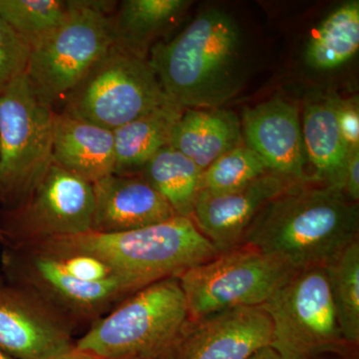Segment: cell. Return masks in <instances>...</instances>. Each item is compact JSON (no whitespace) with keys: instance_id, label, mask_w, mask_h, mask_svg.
<instances>
[{"instance_id":"26","label":"cell","mask_w":359,"mask_h":359,"mask_svg":"<svg viewBox=\"0 0 359 359\" xmlns=\"http://www.w3.org/2000/svg\"><path fill=\"white\" fill-rule=\"evenodd\" d=\"M271 173L263 159L245 144L229 151L212 162L203 173V190L226 193L249 185Z\"/></svg>"},{"instance_id":"14","label":"cell","mask_w":359,"mask_h":359,"mask_svg":"<svg viewBox=\"0 0 359 359\" xmlns=\"http://www.w3.org/2000/svg\"><path fill=\"white\" fill-rule=\"evenodd\" d=\"M243 138L263 159L271 173L294 185L313 183L306 172V155L299 109L283 98L249 108L243 114Z\"/></svg>"},{"instance_id":"9","label":"cell","mask_w":359,"mask_h":359,"mask_svg":"<svg viewBox=\"0 0 359 359\" xmlns=\"http://www.w3.org/2000/svg\"><path fill=\"white\" fill-rule=\"evenodd\" d=\"M63 100L65 112L111 131L172 102L148 59L114 45Z\"/></svg>"},{"instance_id":"27","label":"cell","mask_w":359,"mask_h":359,"mask_svg":"<svg viewBox=\"0 0 359 359\" xmlns=\"http://www.w3.org/2000/svg\"><path fill=\"white\" fill-rule=\"evenodd\" d=\"M30 46L0 15V91L27 72Z\"/></svg>"},{"instance_id":"7","label":"cell","mask_w":359,"mask_h":359,"mask_svg":"<svg viewBox=\"0 0 359 359\" xmlns=\"http://www.w3.org/2000/svg\"><path fill=\"white\" fill-rule=\"evenodd\" d=\"M297 269L280 257L240 245L178 276L189 320L238 306H262Z\"/></svg>"},{"instance_id":"10","label":"cell","mask_w":359,"mask_h":359,"mask_svg":"<svg viewBox=\"0 0 359 359\" xmlns=\"http://www.w3.org/2000/svg\"><path fill=\"white\" fill-rule=\"evenodd\" d=\"M93 214L92 184L53 163L22 202L0 207V243L13 249L87 233Z\"/></svg>"},{"instance_id":"15","label":"cell","mask_w":359,"mask_h":359,"mask_svg":"<svg viewBox=\"0 0 359 359\" xmlns=\"http://www.w3.org/2000/svg\"><path fill=\"white\" fill-rule=\"evenodd\" d=\"M292 186L278 175L266 173L231 192L202 190L191 219L219 252H226L242 245L259 212Z\"/></svg>"},{"instance_id":"19","label":"cell","mask_w":359,"mask_h":359,"mask_svg":"<svg viewBox=\"0 0 359 359\" xmlns=\"http://www.w3.org/2000/svg\"><path fill=\"white\" fill-rule=\"evenodd\" d=\"M244 143L237 114L209 108L184 110L172 130L169 145L205 170L222 155Z\"/></svg>"},{"instance_id":"16","label":"cell","mask_w":359,"mask_h":359,"mask_svg":"<svg viewBox=\"0 0 359 359\" xmlns=\"http://www.w3.org/2000/svg\"><path fill=\"white\" fill-rule=\"evenodd\" d=\"M94 214L91 231L138 230L174 218L166 200L141 176L109 175L92 184Z\"/></svg>"},{"instance_id":"20","label":"cell","mask_w":359,"mask_h":359,"mask_svg":"<svg viewBox=\"0 0 359 359\" xmlns=\"http://www.w3.org/2000/svg\"><path fill=\"white\" fill-rule=\"evenodd\" d=\"M188 0H126L112 18L113 45L148 59L151 49L167 29L186 13Z\"/></svg>"},{"instance_id":"18","label":"cell","mask_w":359,"mask_h":359,"mask_svg":"<svg viewBox=\"0 0 359 359\" xmlns=\"http://www.w3.org/2000/svg\"><path fill=\"white\" fill-rule=\"evenodd\" d=\"M339 96L314 95L304 104L302 138L313 183L342 191L349 152L337 122ZM344 192V191H342Z\"/></svg>"},{"instance_id":"3","label":"cell","mask_w":359,"mask_h":359,"mask_svg":"<svg viewBox=\"0 0 359 359\" xmlns=\"http://www.w3.org/2000/svg\"><path fill=\"white\" fill-rule=\"evenodd\" d=\"M30 247L96 257L114 271L132 294L160 280L178 278L221 254L192 219L180 216L138 230L89 231Z\"/></svg>"},{"instance_id":"4","label":"cell","mask_w":359,"mask_h":359,"mask_svg":"<svg viewBox=\"0 0 359 359\" xmlns=\"http://www.w3.org/2000/svg\"><path fill=\"white\" fill-rule=\"evenodd\" d=\"M188 320L178 278H166L125 297L92 323L74 346L100 359H156Z\"/></svg>"},{"instance_id":"31","label":"cell","mask_w":359,"mask_h":359,"mask_svg":"<svg viewBox=\"0 0 359 359\" xmlns=\"http://www.w3.org/2000/svg\"><path fill=\"white\" fill-rule=\"evenodd\" d=\"M248 359H283L271 346L264 347Z\"/></svg>"},{"instance_id":"6","label":"cell","mask_w":359,"mask_h":359,"mask_svg":"<svg viewBox=\"0 0 359 359\" xmlns=\"http://www.w3.org/2000/svg\"><path fill=\"white\" fill-rule=\"evenodd\" d=\"M68 4L62 22L30 47L28 77L52 106L63 100L113 46V2Z\"/></svg>"},{"instance_id":"28","label":"cell","mask_w":359,"mask_h":359,"mask_svg":"<svg viewBox=\"0 0 359 359\" xmlns=\"http://www.w3.org/2000/svg\"><path fill=\"white\" fill-rule=\"evenodd\" d=\"M340 134L349 151L359 149V108L358 97L339 98L337 107Z\"/></svg>"},{"instance_id":"30","label":"cell","mask_w":359,"mask_h":359,"mask_svg":"<svg viewBox=\"0 0 359 359\" xmlns=\"http://www.w3.org/2000/svg\"><path fill=\"white\" fill-rule=\"evenodd\" d=\"M50 359H100L96 356L92 355L88 353H85L83 351L76 348L73 346L72 348L68 349L65 353L58 354Z\"/></svg>"},{"instance_id":"5","label":"cell","mask_w":359,"mask_h":359,"mask_svg":"<svg viewBox=\"0 0 359 359\" xmlns=\"http://www.w3.org/2000/svg\"><path fill=\"white\" fill-rule=\"evenodd\" d=\"M56 112L27 72L0 91V203L20 204L53 164Z\"/></svg>"},{"instance_id":"32","label":"cell","mask_w":359,"mask_h":359,"mask_svg":"<svg viewBox=\"0 0 359 359\" xmlns=\"http://www.w3.org/2000/svg\"><path fill=\"white\" fill-rule=\"evenodd\" d=\"M0 359H14V358H11V356H9L8 354L4 353V351H0Z\"/></svg>"},{"instance_id":"29","label":"cell","mask_w":359,"mask_h":359,"mask_svg":"<svg viewBox=\"0 0 359 359\" xmlns=\"http://www.w3.org/2000/svg\"><path fill=\"white\" fill-rule=\"evenodd\" d=\"M344 195L351 202L358 203L359 200V149L349 152L346 173H344Z\"/></svg>"},{"instance_id":"8","label":"cell","mask_w":359,"mask_h":359,"mask_svg":"<svg viewBox=\"0 0 359 359\" xmlns=\"http://www.w3.org/2000/svg\"><path fill=\"white\" fill-rule=\"evenodd\" d=\"M262 308L271 321V348L283 359L346 353L325 266L301 269Z\"/></svg>"},{"instance_id":"22","label":"cell","mask_w":359,"mask_h":359,"mask_svg":"<svg viewBox=\"0 0 359 359\" xmlns=\"http://www.w3.org/2000/svg\"><path fill=\"white\" fill-rule=\"evenodd\" d=\"M203 173L192 160L168 145L149 161L139 176L166 200L177 216L191 219L203 190Z\"/></svg>"},{"instance_id":"23","label":"cell","mask_w":359,"mask_h":359,"mask_svg":"<svg viewBox=\"0 0 359 359\" xmlns=\"http://www.w3.org/2000/svg\"><path fill=\"white\" fill-rule=\"evenodd\" d=\"M359 48V2L335 8L314 30L306 44L304 60L313 69L327 71L344 65Z\"/></svg>"},{"instance_id":"12","label":"cell","mask_w":359,"mask_h":359,"mask_svg":"<svg viewBox=\"0 0 359 359\" xmlns=\"http://www.w3.org/2000/svg\"><path fill=\"white\" fill-rule=\"evenodd\" d=\"M273 327L262 306H238L188 320L156 359H248L271 346Z\"/></svg>"},{"instance_id":"21","label":"cell","mask_w":359,"mask_h":359,"mask_svg":"<svg viewBox=\"0 0 359 359\" xmlns=\"http://www.w3.org/2000/svg\"><path fill=\"white\" fill-rule=\"evenodd\" d=\"M183 111L169 102L113 130L114 174H140L149 161L169 145L172 130Z\"/></svg>"},{"instance_id":"24","label":"cell","mask_w":359,"mask_h":359,"mask_svg":"<svg viewBox=\"0 0 359 359\" xmlns=\"http://www.w3.org/2000/svg\"><path fill=\"white\" fill-rule=\"evenodd\" d=\"M342 334L349 346L359 344V242L325 266Z\"/></svg>"},{"instance_id":"13","label":"cell","mask_w":359,"mask_h":359,"mask_svg":"<svg viewBox=\"0 0 359 359\" xmlns=\"http://www.w3.org/2000/svg\"><path fill=\"white\" fill-rule=\"evenodd\" d=\"M72 328L39 295L0 280V351L14 359H50L74 346Z\"/></svg>"},{"instance_id":"2","label":"cell","mask_w":359,"mask_h":359,"mask_svg":"<svg viewBox=\"0 0 359 359\" xmlns=\"http://www.w3.org/2000/svg\"><path fill=\"white\" fill-rule=\"evenodd\" d=\"M241 36L233 16L207 9L174 39L157 42L149 65L168 98L182 109L219 108L242 85Z\"/></svg>"},{"instance_id":"1","label":"cell","mask_w":359,"mask_h":359,"mask_svg":"<svg viewBox=\"0 0 359 359\" xmlns=\"http://www.w3.org/2000/svg\"><path fill=\"white\" fill-rule=\"evenodd\" d=\"M311 184L290 187L269 203L241 245L280 257L301 271L327 266L358 241V205L339 189Z\"/></svg>"},{"instance_id":"34","label":"cell","mask_w":359,"mask_h":359,"mask_svg":"<svg viewBox=\"0 0 359 359\" xmlns=\"http://www.w3.org/2000/svg\"><path fill=\"white\" fill-rule=\"evenodd\" d=\"M128 359H136V358H128Z\"/></svg>"},{"instance_id":"11","label":"cell","mask_w":359,"mask_h":359,"mask_svg":"<svg viewBox=\"0 0 359 359\" xmlns=\"http://www.w3.org/2000/svg\"><path fill=\"white\" fill-rule=\"evenodd\" d=\"M2 269L8 282L32 290L74 325L94 323L132 292L117 280L85 282L75 278L47 250L35 247L4 249Z\"/></svg>"},{"instance_id":"25","label":"cell","mask_w":359,"mask_h":359,"mask_svg":"<svg viewBox=\"0 0 359 359\" xmlns=\"http://www.w3.org/2000/svg\"><path fill=\"white\" fill-rule=\"evenodd\" d=\"M68 9L61 0H0V15L30 47L55 29Z\"/></svg>"},{"instance_id":"17","label":"cell","mask_w":359,"mask_h":359,"mask_svg":"<svg viewBox=\"0 0 359 359\" xmlns=\"http://www.w3.org/2000/svg\"><path fill=\"white\" fill-rule=\"evenodd\" d=\"M53 163L93 184L114 174L113 131L62 111L54 119Z\"/></svg>"},{"instance_id":"33","label":"cell","mask_w":359,"mask_h":359,"mask_svg":"<svg viewBox=\"0 0 359 359\" xmlns=\"http://www.w3.org/2000/svg\"><path fill=\"white\" fill-rule=\"evenodd\" d=\"M342 359H358V356H351V358H344Z\"/></svg>"}]
</instances>
